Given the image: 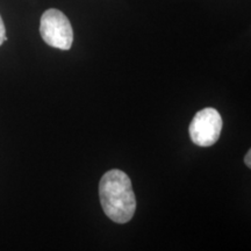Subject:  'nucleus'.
Listing matches in <instances>:
<instances>
[{
	"label": "nucleus",
	"mask_w": 251,
	"mask_h": 251,
	"mask_svg": "<svg viewBox=\"0 0 251 251\" xmlns=\"http://www.w3.org/2000/svg\"><path fill=\"white\" fill-rule=\"evenodd\" d=\"M99 197L103 213L117 224L129 222L136 211V198L130 178L124 171L113 169L100 179Z\"/></svg>",
	"instance_id": "obj_1"
},
{
	"label": "nucleus",
	"mask_w": 251,
	"mask_h": 251,
	"mask_svg": "<svg viewBox=\"0 0 251 251\" xmlns=\"http://www.w3.org/2000/svg\"><path fill=\"white\" fill-rule=\"evenodd\" d=\"M41 36L47 45L61 50H69L74 41L70 21L63 12L56 8L47 9L41 17Z\"/></svg>",
	"instance_id": "obj_2"
},
{
	"label": "nucleus",
	"mask_w": 251,
	"mask_h": 251,
	"mask_svg": "<svg viewBox=\"0 0 251 251\" xmlns=\"http://www.w3.org/2000/svg\"><path fill=\"white\" fill-rule=\"evenodd\" d=\"M222 130V118L215 108L207 107L199 111L191 121L190 137L199 147H211L218 142Z\"/></svg>",
	"instance_id": "obj_3"
},
{
	"label": "nucleus",
	"mask_w": 251,
	"mask_h": 251,
	"mask_svg": "<svg viewBox=\"0 0 251 251\" xmlns=\"http://www.w3.org/2000/svg\"><path fill=\"white\" fill-rule=\"evenodd\" d=\"M6 40H7V39H6L5 25H4V21H2L1 15H0V46H1Z\"/></svg>",
	"instance_id": "obj_4"
},
{
	"label": "nucleus",
	"mask_w": 251,
	"mask_h": 251,
	"mask_svg": "<svg viewBox=\"0 0 251 251\" xmlns=\"http://www.w3.org/2000/svg\"><path fill=\"white\" fill-rule=\"evenodd\" d=\"M244 163L248 168H251V150H248L246 157H244Z\"/></svg>",
	"instance_id": "obj_5"
}]
</instances>
